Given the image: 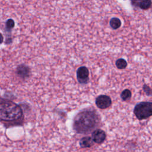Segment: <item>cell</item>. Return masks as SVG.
Listing matches in <instances>:
<instances>
[{"label": "cell", "mask_w": 152, "mask_h": 152, "mask_svg": "<svg viewBox=\"0 0 152 152\" xmlns=\"http://www.w3.org/2000/svg\"><path fill=\"white\" fill-rule=\"evenodd\" d=\"M100 121L99 115L93 109H85L78 112L73 120V129L78 134H87L94 131Z\"/></svg>", "instance_id": "cell-1"}, {"label": "cell", "mask_w": 152, "mask_h": 152, "mask_svg": "<svg viewBox=\"0 0 152 152\" xmlns=\"http://www.w3.org/2000/svg\"><path fill=\"white\" fill-rule=\"evenodd\" d=\"M24 121L21 107L15 103L0 99V121L6 126L20 125Z\"/></svg>", "instance_id": "cell-2"}, {"label": "cell", "mask_w": 152, "mask_h": 152, "mask_svg": "<svg viewBox=\"0 0 152 152\" xmlns=\"http://www.w3.org/2000/svg\"><path fill=\"white\" fill-rule=\"evenodd\" d=\"M134 112L140 120L149 118L152 116V103L142 102L138 103L134 107Z\"/></svg>", "instance_id": "cell-3"}, {"label": "cell", "mask_w": 152, "mask_h": 152, "mask_svg": "<svg viewBox=\"0 0 152 152\" xmlns=\"http://www.w3.org/2000/svg\"><path fill=\"white\" fill-rule=\"evenodd\" d=\"M77 78L80 83H87L89 80V71L88 68L84 66L78 68L77 71Z\"/></svg>", "instance_id": "cell-4"}, {"label": "cell", "mask_w": 152, "mask_h": 152, "mask_svg": "<svg viewBox=\"0 0 152 152\" xmlns=\"http://www.w3.org/2000/svg\"><path fill=\"white\" fill-rule=\"evenodd\" d=\"M111 103L110 97L106 95H100L96 99V104L100 109H106L109 107Z\"/></svg>", "instance_id": "cell-5"}, {"label": "cell", "mask_w": 152, "mask_h": 152, "mask_svg": "<svg viewBox=\"0 0 152 152\" xmlns=\"http://www.w3.org/2000/svg\"><path fill=\"white\" fill-rule=\"evenodd\" d=\"M91 138L93 141L96 143L101 144L106 138V134L104 131L100 129H97L93 131L92 132Z\"/></svg>", "instance_id": "cell-6"}, {"label": "cell", "mask_w": 152, "mask_h": 152, "mask_svg": "<svg viewBox=\"0 0 152 152\" xmlns=\"http://www.w3.org/2000/svg\"><path fill=\"white\" fill-rule=\"evenodd\" d=\"M17 75L21 78H26L28 77L30 73V70L28 66L21 64L17 66L16 69Z\"/></svg>", "instance_id": "cell-7"}, {"label": "cell", "mask_w": 152, "mask_h": 152, "mask_svg": "<svg viewBox=\"0 0 152 152\" xmlns=\"http://www.w3.org/2000/svg\"><path fill=\"white\" fill-rule=\"evenodd\" d=\"M93 140L90 137H83L79 142L81 148H88L90 147L93 145Z\"/></svg>", "instance_id": "cell-8"}, {"label": "cell", "mask_w": 152, "mask_h": 152, "mask_svg": "<svg viewBox=\"0 0 152 152\" xmlns=\"http://www.w3.org/2000/svg\"><path fill=\"white\" fill-rule=\"evenodd\" d=\"M152 5L151 0H140L137 4V7H139L141 10H148Z\"/></svg>", "instance_id": "cell-9"}, {"label": "cell", "mask_w": 152, "mask_h": 152, "mask_svg": "<svg viewBox=\"0 0 152 152\" xmlns=\"http://www.w3.org/2000/svg\"><path fill=\"white\" fill-rule=\"evenodd\" d=\"M109 24L110 26V27L115 29L116 30L118 28H119L121 26V21L120 20L119 18H116V17H114V18H112L109 21Z\"/></svg>", "instance_id": "cell-10"}, {"label": "cell", "mask_w": 152, "mask_h": 152, "mask_svg": "<svg viewBox=\"0 0 152 152\" xmlns=\"http://www.w3.org/2000/svg\"><path fill=\"white\" fill-rule=\"evenodd\" d=\"M116 65L118 69H124L127 66V62L124 59L120 58L116 61Z\"/></svg>", "instance_id": "cell-11"}, {"label": "cell", "mask_w": 152, "mask_h": 152, "mask_svg": "<svg viewBox=\"0 0 152 152\" xmlns=\"http://www.w3.org/2000/svg\"><path fill=\"white\" fill-rule=\"evenodd\" d=\"M121 97L122 98V99L124 101H126L128 100H129L131 97V92L128 89H125L124 90L121 94Z\"/></svg>", "instance_id": "cell-12"}, {"label": "cell", "mask_w": 152, "mask_h": 152, "mask_svg": "<svg viewBox=\"0 0 152 152\" xmlns=\"http://www.w3.org/2000/svg\"><path fill=\"white\" fill-rule=\"evenodd\" d=\"M15 25V23L14 21V20L12 19H8L6 23H5V28L7 30L11 31L12 30V28L14 27Z\"/></svg>", "instance_id": "cell-13"}, {"label": "cell", "mask_w": 152, "mask_h": 152, "mask_svg": "<svg viewBox=\"0 0 152 152\" xmlns=\"http://www.w3.org/2000/svg\"><path fill=\"white\" fill-rule=\"evenodd\" d=\"M143 90L146 93V94L148 96H150L152 94V90L147 85H144L143 86Z\"/></svg>", "instance_id": "cell-14"}, {"label": "cell", "mask_w": 152, "mask_h": 152, "mask_svg": "<svg viewBox=\"0 0 152 152\" xmlns=\"http://www.w3.org/2000/svg\"><path fill=\"white\" fill-rule=\"evenodd\" d=\"M140 0H131V2H132V4L134 5V6H135L137 7V4L138 3V2L140 1Z\"/></svg>", "instance_id": "cell-15"}, {"label": "cell", "mask_w": 152, "mask_h": 152, "mask_svg": "<svg viewBox=\"0 0 152 152\" xmlns=\"http://www.w3.org/2000/svg\"><path fill=\"white\" fill-rule=\"evenodd\" d=\"M3 40H4V37H3V36L2 35V34L0 33V44L2 43L3 42Z\"/></svg>", "instance_id": "cell-16"}]
</instances>
